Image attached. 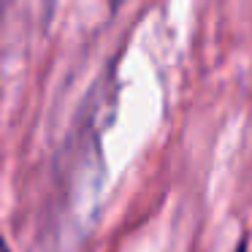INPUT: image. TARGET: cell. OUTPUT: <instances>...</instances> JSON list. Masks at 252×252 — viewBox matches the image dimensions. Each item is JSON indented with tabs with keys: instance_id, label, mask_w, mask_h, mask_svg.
I'll return each instance as SVG.
<instances>
[{
	"instance_id": "obj_1",
	"label": "cell",
	"mask_w": 252,
	"mask_h": 252,
	"mask_svg": "<svg viewBox=\"0 0 252 252\" xmlns=\"http://www.w3.org/2000/svg\"><path fill=\"white\" fill-rule=\"evenodd\" d=\"M111 6H125V3H130V0H109Z\"/></svg>"
},
{
	"instance_id": "obj_2",
	"label": "cell",
	"mask_w": 252,
	"mask_h": 252,
	"mask_svg": "<svg viewBox=\"0 0 252 252\" xmlns=\"http://www.w3.org/2000/svg\"><path fill=\"white\" fill-rule=\"evenodd\" d=\"M0 252H8V247H6V241L0 239Z\"/></svg>"
}]
</instances>
